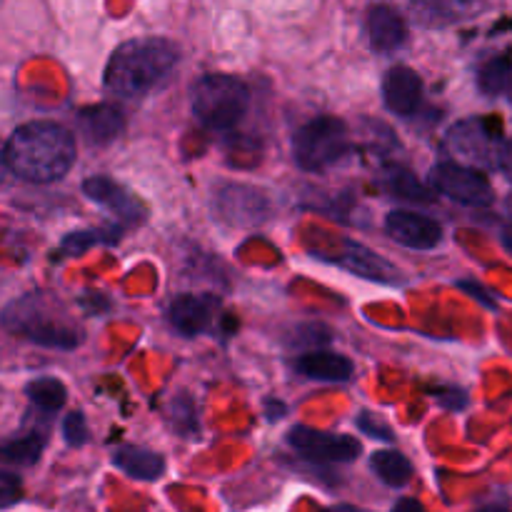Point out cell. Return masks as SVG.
Listing matches in <instances>:
<instances>
[{"instance_id": "6da1fadb", "label": "cell", "mask_w": 512, "mask_h": 512, "mask_svg": "<svg viewBox=\"0 0 512 512\" xmlns=\"http://www.w3.org/2000/svg\"><path fill=\"white\" fill-rule=\"evenodd\" d=\"M5 168L20 180L43 185L63 178L75 163V138L68 128L35 120L13 130L3 150Z\"/></svg>"}, {"instance_id": "74e56055", "label": "cell", "mask_w": 512, "mask_h": 512, "mask_svg": "<svg viewBox=\"0 0 512 512\" xmlns=\"http://www.w3.org/2000/svg\"><path fill=\"white\" fill-rule=\"evenodd\" d=\"M328 512H355L353 508H335V510H328Z\"/></svg>"}, {"instance_id": "4316f807", "label": "cell", "mask_w": 512, "mask_h": 512, "mask_svg": "<svg viewBox=\"0 0 512 512\" xmlns=\"http://www.w3.org/2000/svg\"><path fill=\"white\" fill-rule=\"evenodd\" d=\"M173 425L178 433H195L198 430V418H195V408L193 403H190V398H185V395H180V398H175L173 403Z\"/></svg>"}, {"instance_id": "7402d4cb", "label": "cell", "mask_w": 512, "mask_h": 512, "mask_svg": "<svg viewBox=\"0 0 512 512\" xmlns=\"http://www.w3.org/2000/svg\"><path fill=\"white\" fill-rule=\"evenodd\" d=\"M478 88L483 95H503L512 88V60L508 55H495L485 60L478 70Z\"/></svg>"}, {"instance_id": "ba28073f", "label": "cell", "mask_w": 512, "mask_h": 512, "mask_svg": "<svg viewBox=\"0 0 512 512\" xmlns=\"http://www.w3.org/2000/svg\"><path fill=\"white\" fill-rule=\"evenodd\" d=\"M215 210L225 223L235 228H250L268 218L270 205L260 190L248 188V185H223L215 195Z\"/></svg>"}, {"instance_id": "ac0fdd59", "label": "cell", "mask_w": 512, "mask_h": 512, "mask_svg": "<svg viewBox=\"0 0 512 512\" xmlns=\"http://www.w3.org/2000/svg\"><path fill=\"white\" fill-rule=\"evenodd\" d=\"M78 125L80 133L88 143L93 145H105L110 140H115L123 130L125 120L123 113L113 105H93V108H83L78 113Z\"/></svg>"}, {"instance_id": "9c48e42d", "label": "cell", "mask_w": 512, "mask_h": 512, "mask_svg": "<svg viewBox=\"0 0 512 512\" xmlns=\"http://www.w3.org/2000/svg\"><path fill=\"white\" fill-rule=\"evenodd\" d=\"M15 308L20 310V315L8 313V318L18 320V330L33 343L58 350H73L80 343L78 330L68 323H55L48 313H40V303L38 310H30L28 300L18 303Z\"/></svg>"}, {"instance_id": "836d02e7", "label": "cell", "mask_w": 512, "mask_h": 512, "mask_svg": "<svg viewBox=\"0 0 512 512\" xmlns=\"http://www.w3.org/2000/svg\"><path fill=\"white\" fill-rule=\"evenodd\" d=\"M265 410H268V420H273V423L285 415V405L275 403V400H268V403H265Z\"/></svg>"}, {"instance_id": "1f68e13d", "label": "cell", "mask_w": 512, "mask_h": 512, "mask_svg": "<svg viewBox=\"0 0 512 512\" xmlns=\"http://www.w3.org/2000/svg\"><path fill=\"white\" fill-rule=\"evenodd\" d=\"M458 288H460V290H465V293H468V295H473L475 300H480V303L488 305V308H495L493 298H488V290L480 288V285L468 283V280H463V283H458Z\"/></svg>"}, {"instance_id": "44dd1931", "label": "cell", "mask_w": 512, "mask_h": 512, "mask_svg": "<svg viewBox=\"0 0 512 512\" xmlns=\"http://www.w3.org/2000/svg\"><path fill=\"white\" fill-rule=\"evenodd\" d=\"M370 470L383 480L388 488H405L413 478V463L398 450H378L370 458Z\"/></svg>"}, {"instance_id": "484cf974", "label": "cell", "mask_w": 512, "mask_h": 512, "mask_svg": "<svg viewBox=\"0 0 512 512\" xmlns=\"http://www.w3.org/2000/svg\"><path fill=\"white\" fill-rule=\"evenodd\" d=\"M63 438H65V443L70 445V448H83V445L88 443L90 430H88V423H85L83 413H78V410H75V413L65 415Z\"/></svg>"}, {"instance_id": "2e32d148", "label": "cell", "mask_w": 512, "mask_h": 512, "mask_svg": "<svg viewBox=\"0 0 512 512\" xmlns=\"http://www.w3.org/2000/svg\"><path fill=\"white\" fill-rule=\"evenodd\" d=\"M368 35L370 43L380 53H393L403 48L408 40V25L405 18L390 5H373L368 13Z\"/></svg>"}, {"instance_id": "ffe728a7", "label": "cell", "mask_w": 512, "mask_h": 512, "mask_svg": "<svg viewBox=\"0 0 512 512\" xmlns=\"http://www.w3.org/2000/svg\"><path fill=\"white\" fill-rule=\"evenodd\" d=\"M380 185H383V190H388L390 195L410 200V203H430V200H433L430 190L415 178L413 170L403 168V165H388V168H383V173H380Z\"/></svg>"}, {"instance_id": "f35d334b", "label": "cell", "mask_w": 512, "mask_h": 512, "mask_svg": "<svg viewBox=\"0 0 512 512\" xmlns=\"http://www.w3.org/2000/svg\"><path fill=\"white\" fill-rule=\"evenodd\" d=\"M508 215H510V220H512V195L508 198Z\"/></svg>"}, {"instance_id": "83f0119b", "label": "cell", "mask_w": 512, "mask_h": 512, "mask_svg": "<svg viewBox=\"0 0 512 512\" xmlns=\"http://www.w3.org/2000/svg\"><path fill=\"white\" fill-rule=\"evenodd\" d=\"M358 428H360V433L370 435V438H375V440H385V443H393L395 440L393 428H390L388 423H383V420L375 418L373 413H360Z\"/></svg>"}, {"instance_id": "7a4b0ae2", "label": "cell", "mask_w": 512, "mask_h": 512, "mask_svg": "<svg viewBox=\"0 0 512 512\" xmlns=\"http://www.w3.org/2000/svg\"><path fill=\"white\" fill-rule=\"evenodd\" d=\"M180 63L173 40L133 38L113 50L105 65V88L125 100H135L158 88Z\"/></svg>"}, {"instance_id": "277c9868", "label": "cell", "mask_w": 512, "mask_h": 512, "mask_svg": "<svg viewBox=\"0 0 512 512\" xmlns=\"http://www.w3.org/2000/svg\"><path fill=\"white\" fill-rule=\"evenodd\" d=\"M348 125L333 115H320L305 123L293 138L295 163L308 173H320L338 165L350 153Z\"/></svg>"}, {"instance_id": "d6a6232c", "label": "cell", "mask_w": 512, "mask_h": 512, "mask_svg": "<svg viewBox=\"0 0 512 512\" xmlns=\"http://www.w3.org/2000/svg\"><path fill=\"white\" fill-rule=\"evenodd\" d=\"M390 512H428V510H425V505L420 503V500L400 498L398 503L393 505V510H390Z\"/></svg>"}, {"instance_id": "f546056e", "label": "cell", "mask_w": 512, "mask_h": 512, "mask_svg": "<svg viewBox=\"0 0 512 512\" xmlns=\"http://www.w3.org/2000/svg\"><path fill=\"white\" fill-rule=\"evenodd\" d=\"M20 493H23L20 478L5 470V473L0 475V505H3V508H10V505L20 498Z\"/></svg>"}, {"instance_id": "d590c367", "label": "cell", "mask_w": 512, "mask_h": 512, "mask_svg": "<svg viewBox=\"0 0 512 512\" xmlns=\"http://www.w3.org/2000/svg\"><path fill=\"white\" fill-rule=\"evenodd\" d=\"M480 512H512V510L503 508V505H488V508H483Z\"/></svg>"}, {"instance_id": "8d00e7d4", "label": "cell", "mask_w": 512, "mask_h": 512, "mask_svg": "<svg viewBox=\"0 0 512 512\" xmlns=\"http://www.w3.org/2000/svg\"><path fill=\"white\" fill-rule=\"evenodd\" d=\"M503 168H508L510 173H512V148L508 150V158H505V165H503Z\"/></svg>"}, {"instance_id": "603a6c76", "label": "cell", "mask_w": 512, "mask_h": 512, "mask_svg": "<svg viewBox=\"0 0 512 512\" xmlns=\"http://www.w3.org/2000/svg\"><path fill=\"white\" fill-rule=\"evenodd\" d=\"M45 448V435L43 433H23L15 438L5 440L3 445V458L13 465H35L43 455Z\"/></svg>"}, {"instance_id": "52a82bcc", "label": "cell", "mask_w": 512, "mask_h": 512, "mask_svg": "<svg viewBox=\"0 0 512 512\" xmlns=\"http://www.w3.org/2000/svg\"><path fill=\"white\" fill-rule=\"evenodd\" d=\"M288 445L310 463H353L360 455V443L350 435L323 433V430L298 425L288 433Z\"/></svg>"}, {"instance_id": "4fadbf2b", "label": "cell", "mask_w": 512, "mask_h": 512, "mask_svg": "<svg viewBox=\"0 0 512 512\" xmlns=\"http://www.w3.org/2000/svg\"><path fill=\"white\" fill-rule=\"evenodd\" d=\"M338 263L343 265L345 270H350V273L360 275V278L375 280V283H385V285L403 283V273H400L390 260L380 258L378 253H373V250L365 248V245L355 243V240H345L343 253L338 255Z\"/></svg>"}, {"instance_id": "5b68a950", "label": "cell", "mask_w": 512, "mask_h": 512, "mask_svg": "<svg viewBox=\"0 0 512 512\" xmlns=\"http://www.w3.org/2000/svg\"><path fill=\"white\" fill-rule=\"evenodd\" d=\"M445 145L473 168H503L510 150L498 125L488 118H465L455 123L445 135Z\"/></svg>"}, {"instance_id": "4dcf8cb0", "label": "cell", "mask_w": 512, "mask_h": 512, "mask_svg": "<svg viewBox=\"0 0 512 512\" xmlns=\"http://www.w3.org/2000/svg\"><path fill=\"white\" fill-rule=\"evenodd\" d=\"M438 403L448 410H463L468 405V395L460 388H443L438 390Z\"/></svg>"}, {"instance_id": "3957f363", "label": "cell", "mask_w": 512, "mask_h": 512, "mask_svg": "<svg viewBox=\"0 0 512 512\" xmlns=\"http://www.w3.org/2000/svg\"><path fill=\"white\" fill-rule=\"evenodd\" d=\"M250 105V90L233 75L210 73L193 88V113L205 128L230 130L245 118Z\"/></svg>"}, {"instance_id": "9a60e30c", "label": "cell", "mask_w": 512, "mask_h": 512, "mask_svg": "<svg viewBox=\"0 0 512 512\" xmlns=\"http://www.w3.org/2000/svg\"><path fill=\"white\" fill-rule=\"evenodd\" d=\"M485 0H410V13L425 28H448L473 18Z\"/></svg>"}, {"instance_id": "7c38bea8", "label": "cell", "mask_w": 512, "mask_h": 512, "mask_svg": "<svg viewBox=\"0 0 512 512\" xmlns=\"http://www.w3.org/2000/svg\"><path fill=\"white\" fill-rule=\"evenodd\" d=\"M83 193L88 195L93 203L103 205L105 210L115 215L118 220H123L125 225H138L143 220V205L140 200H135L123 185H118L115 180L105 178V175H93L83 183Z\"/></svg>"}, {"instance_id": "8fae6325", "label": "cell", "mask_w": 512, "mask_h": 512, "mask_svg": "<svg viewBox=\"0 0 512 512\" xmlns=\"http://www.w3.org/2000/svg\"><path fill=\"white\" fill-rule=\"evenodd\" d=\"M220 303L213 295H178L168 308V320L180 335L195 338L213 325Z\"/></svg>"}, {"instance_id": "d6986e66", "label": "cell", "mask_w": 512, "mask_h": 512, "mask_svg": "<svg viewBox=\"0 0 512 512\" xmlns=\"http://www.w3.org/2000/svg\"><path fill=\"white\" fill-rule=\"evenodd\" d=\"M113 465L135 480H158L165 473V458L138 445H120L113 453Z\"/></svg>"}, {"instance_id": "d4e9b609", "label": "cell", "mask_w": 512, "mask_h": 512, "mask_svg": "<svg viewBox=\"0 0 512 512\" xmlns=\"http://www.w3.org/2000/svg\"><path fill=\"white\" fill-rule=\"evenodd\" d=\"M330 340H333V333H330L325 325H298L293 333V338H290V345L293 348H308V345H313L315 350H318V345H328Z\"/></svg>"}, {"instance_id": "f1b7e54d", "label": "cell", "mask_w": 512, "mask_h": 512, "mask_svg": "<svg viewBox=\"0 0 512 512\" xmlns=\"http://www.w3.org/2000/svg\"><path fill=\"white\" fill-rule=\"evenodd\" d=\"M100 240V235L95 233V230H83V233H70L65 235L63 245H60V250H63L65 255H80L85 253V250L90 248V245H95Z\"/></svg>"}, {"instance_id": "8992f818", "label": "cell", "mask_w": 512, "mask_h": 512, "mask_svg": "<svg viewBox=\"0 0 512 512\" xmlns=\"http://www.w3.org/2000/svg\"><path fill=\"white\" fill-rule=\"evenodd\" d=\"M430 183L445 198L470 208H485L493 203V185L483 170L465 163H440L430 170Z\"/></svg>"}, {"instance_id": "cb8c5ba5", "label": "cell", "mask_w": 512, "mask_h": 512, "mask_svg": "<svg viewBox=\"0 0 512 512\" xmlns=\"http://www.w3.org/2000/svg\"><path fill=\"white\" fill-rule=\"evenodd\" d=\"M25 395L43 413H58L65 405V385L58 378H35L25 385Z\"/></svg>"}, {"instance_id": "30bf717a", "label": "cell", "mask_w": 512, "mask_h": 512, "mask_svg": "<svg viewBox=\"0 0 512 512\" xmlns=\"http://www.w3.org/2000/svg\"><path fill=\"white\" fill-rule=\"evenodd\" d=\"M385 233L395 243L413 250H433L443 240V228H440L438 220L413 213V210H393V213H388V218H385Z\"/></svg>"}, {"instance_id": "5bb4252c", "label": "cell", "mask_w": 512, "mask_h": 512, "mask_svg": "<svg viewBox=\"0 0 512 512\" xmlns=\"http://www.w3.org/2000/svg\"><path fill=\"white\" fill-rule=\"evenodd\" d=\"M383 100L398 115H413L423 103V80L408 65L390 68L383 78Z\"/></svg>"}, {"instance_id": "e0dca14e", "label": "cell", "mask_w": 512, "mask_h": 512, "mask_svg": "<svg viewBox=\"0 0 512 512\" xmlns=\"http://www.w3.org/2000/svg\"><path fill=\"white\" fill-rule=\"evenodd\" d=\"M295 368L305 378L323 380V383H343V380L353 378L355 373L353 360L345 358V355L330 353V350H310V353L300 355Z\"/></svg>"}, {"instance_id": "e575fe53", "label": "cell", "mask_w": 512, "mask_h": 512, "mask_svg": "<svg viewBox=\"0 0 512 512\" xmlns=\"http://www.w3.org/2000/svg\"><path fill=\"white\" fill-rule=\"evenodd\" d=\"M503 245L508 248V253H512V225L503 230Z\"/></svg>"}]
</instances>
